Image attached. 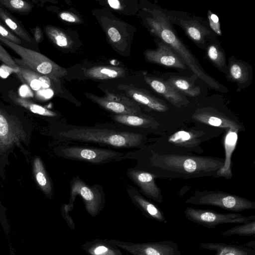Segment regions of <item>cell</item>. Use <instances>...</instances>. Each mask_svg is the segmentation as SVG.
Instances as JSON below:
<instances>
[{
	"mask_svg": "<svg viewBox=\"0 0 255 255\" xmlns=\"http://www.w3.org/2000/svg\"><path fill=\"white\" fill-rule=\"evenodd\" d=\"M134 159L136 167L157 178L183 179L214 177L223 166L224 158L179 153L164 149L154 143L125 153L124 159Z\"/></svg>",
	"mask_w": 255,
	"mask_h": 255,
	"instance_id": "cell-1",
	"label": "cell"
},
{
	"mask_svg": "<svg viewBox=\"0 0 255 255\" xmlns=\"http://www.w3.org/2000/svg\"><path fill=\"white\" fill-rule=\"evenodd\" d=\"M57 133V137L66 142L96 143L115 148L137 149L148 142L145 132L118 128L113 125H99L84 127L63 124Z\"/></svg>",
	"mask_w": 255,
	"mask_h": 255,
	"instance_id": "cell-2",
	"label": "cell"
},
{
	"mask_svg": "<svg viewBox=\"0 0 255 255\" xmlns=\"http://www.w3.org/2000/svg\"><path fill=\"white\" fill-rule=\"evenodd\" d=\"M150 12L151 16L146 17V21L151 33L171 47L197 78L214 90L228 92V90L225 86L204 70L197 59L178 37L168 15L158 9L151 10Z\"/></svg>",
	"mask_w": 255,
	"mask_h": 255,
	"instance_id": "cell-3",
	"label": "cell"
},
{
	"mask_svg": "<svg viewBox=\"0 0 255 255\" xmlns=\"http://www.w3.org/2000/svg\"><path fill=\"white\" fill-rule=\"evenodd\" d=\"M212 129L179 130L166 137H160L154 143L164 149L174 152L201 154L204 151L201 147V143L211 138L212 134L219 133V131L215 130L211 132Z\"/></svg>",
	"mask_w": 255,
	"mask_h": 255,
	"instance_id": "cell-4",
	"label": "cell"
},
{
	"mask_svg": "<svg viewBox=\"0 0 255 255\" xmlns=\"http://www.w3.org/2000/svg\"><path fill=\"white\" fill-rule=\"evenodd\" d=\"M77 196L81 197L86 211L93 217L100 214L106 203V194L102 185H89L78 176L73 177L70 182V198L66 204L69 212L74 208Z\"/></svg>",
	"mask_w": 255,
	"mask_h": 255,
	"instance_id": "cell-5",
	"label": "cell"
},
{
	"mask_svg": "<svg viewBox=\"0 0 255 255\" xmlns=\"http://www.w3.org/2000/svg\"><path fill=\"white\" fill-rule=\"evenodd\" d=\"M186 204L217 207L235 213L255 209V202L235 194L220 191H196Z\"/></svg>",
	"mask_w": 255,
	"mask_h": 255,
	"instance_id": "cell-6",
	"label": "cell"
},
{
	"mask_svg": "<svg viewBox=\"0 0 255 255\" xmlns=\"http://www.w3.org/2000/svg\"><path fill=\"white\" fill-rule=\"evenodd\" d=\"M0 41L19 55L26 67L38 74L52 79H56L67 74L65 69L39 52L22 47L0 36Z\"/></svg>",
	"mask_w": 255,
	"mask_h": 255,
	"instance_id": "cell-7",
	"label": "cell"
},
{
	"mask_svg": "<svg viewBox=\"0 0 255 255\" xmlns=\"http://www.w3.org/2000/svg\"><path fill=\"white\" fill-rule=\"evenodd\" d=\"M58 155L64 158L101 164L124 160L125 153L115 150L64 144L57 149Z\"/></svg>",
	"mask_w": 255,
	"mask_h": 255,
	"instance_id": "cell-8",
	"label": "cell"
},
{
	"mask_svg": "<svg viewBox=\"0 0 255 255\" xmlns=\"http://www.w3.org/2000/svg\"><path fill=\"white\" fill-rule=\"evenodd\" d=\"M183 212L188 220L211 229L220 224L244 223L255 220V215L244 216L238 213L224 214L190 207H186Z\"/></svg>",
	"mask_w": 255,
	"mask_h": 255,
	"instance_id": "cell-9",
	"label": "cell"
},
{
	"mask_svg": "<svg viewBox=\"0 0 255 255\" xmlns=\"http://www.w3.org/2000/svg\"><path fill=\"white\" fill-rule=\"evenodd\" d=\"M86 97L104 110L116 115H142L141 107L137 102L127 96L105 91L104 96L100 97L91 94Z\"/></svg>",
	"mask_w": 255,
	"mask_h": 255,
	"instance_id": "cell-10",
	"label": "cell"
},
{
	"mask_svg": "<svg viewBox=\"0 0 255 255\" xmlns=\"http://www.w3.org/2000/svg\"><path fill=\"white\" fill-rule=\"evenodd\" d=\"M109 240L132 255H181L177 244L172 240L143 243Z\"/></svg>",
	"mask_w": 255,
	"mask_h": 255,
	"instance_id": "cell-11",
	"label": "cell"
},
{
	"mask_svg": "<svg viewBox=\"0 0 255 255\" xmlns=\"http://www.w3.org/2000/svg\"><path fill=\"white\" fill-rule=\"evenodd\" d=\"M127 175L146 197L158 203H161L163 197L160 189L155 183L156 176L153 174L136 167L129 168Z\"/></svg>",
	"mask_w": 255,
	"mask_h": 255,
	"instance_id": "cell-12",
	"label": "cell"
},
{
	"mask_svg": "<svg viewBox=\"0 0 255 255\" xmlns=\"http://www.w3.org/2000/svg\"><path fill=\"white\" fill-rule=\"evenodd\" d=\"M144 55L147 61L167 68L185 69L187 67L175 51L161 41L158 43L156 49H147Z\"/></svg>",
	"mask_w": 255,
	"mask_h": 255,
	"instance_id": "cell-13",
	"label": "cell"
},
{
	"mask_svg": "<svg viewBox=\"0 0 255 255\" xmlns=\"http://www.w3.org/2000/svg\"><path fill=\"white\" fill-rule=\"evenodd\" d=\"M196 121L224 129L243 130L242 126L216 109L210 107L197 109L192 115Z\"/></svg>",
	"mask_w": 255,
	"mask_h": 255,
	"instance_id": "cell-14",
	"label": "cell"
},
{
	"mask_svg": "<svg viewBox=\"0 0 255 255\" xmlns=\"http://www.w3.org/2000/svg\"><path fill=\"white\" fill-rule=\"evenodd\" d=\"M15 73L39 98L47 99L53 95L54 92L50 88L51 82L49 77L38 74L25 66H18Z\"/></svg>",
	"mask_w": 255,
	"mask_h": 255,
	"instance_id": "cell-15",
	"label": "cell"
},
{
	"mask_svg": "<svg viewBox=\"0 0 255 255\" xmlns=\"http://www.w3.org/2000/svg\"><path fill=\"white\" fill-rule=\"evenodd\" d=\"M144 79L155 92L177 108L186 107L189 104L186 96L178 92L167 80L148 74L144 75Z\"/></svg>",
	"mask_w": 255,
	"mask_h": 255,
	"instance_id": "cell-16",
	"label": "cell"
},
{
	"mask_svg": "<svg viewBox=\"0 0 255 255\" xmlns=\"http://www.w3.org/2000/svg\"><path fill=\"white\" fill-rule=\"evenodd\" d=\"M227 73L225 75L229 81L235 83L238 91L248 87L253 79V69L251 66L241 59L231 56L228 58Z\"/></svg>",
	"mask_w": 255,
	"mask_h": 255,
	"instance_id": "cell-17",
	"label": "cell"
},
{
	"mask_svg": "<svg viewBox=\"0 0 255 255\" xmlns=\"http://www.w3.org/2000/svg\"><path fill=\"white\" fill-rule=\"evenodd\" d=\"M172 23L180 26L187 36L198 47L205 49L206 38L211 35V31L196 19L186 20L168 15Z\"/></svg>",
	"mask_w": 255,
	"mask_h": 255,
	"instance_id": "cell-18",
	"label": "cell"
},
{
	"mask_svg": "<svg viewBox=\"0 0 255 255\" xmlns=\"http://www.w3.org/2000/svg\"><path fill=\"white\" fill-rule=\"evenodd\" d=\"M126 191L133 204L147 218L158 222L166 223L163 212L154 203L143 197L139 191L131 185L127 186Z\"/></svg>",
	"mask_w": 255,
	"mask_h": 255,
	"instance_id": "cell-19",
	"label": "cell"
},
{
	"mask_svg": "<svg viewBox=\"0 0 255 255\" xmlns=\"http://www.w3.org/2000/svg\"><path fill=\"white\" fill-rule=\"evenodd\" d=\"M119 88L125 92L127 97L150 110L158 112H164L169 110L164 101L144 89L128 85H120Z\"/></svg>",
	"mask_w": 255,
	"mask_h": 255,
	"instance_id": "cell-20",
	"label": "cell"
},
{
	"mask_svg": "<svg viewBox=\"0 0 255 255\" xmlns=\"http://www.w3.org/2000/svg\"><path fill=\"white\" fill-rule=\"evenodd\" d=\"M110 117L120 128H133L138 131L156 129L159 126L154 118L145 114L142 115L111 114Z\"/></svg>",
	"mask_w": 255,
	"mask_h": 255,
	"instance_id": "cell-21",
	"label": "cell"
},
{
	"mask_svg": "<svg viewBox=\"0 0 255 255\" xmlns=\"http://www.w3.org/2000/svg\"><path fill=\"white\" fill-rule=\"evenodd\" d=\"M239 130L228 129L224 138L225 157L223 166L217 172V177H224L226 180L232 178V156L238 139Z\"/></svg>",
	"mask_w": 255,
	"mask_h": 255,
	"instance_id": "cell-22",
	"label": "cell"
},
{
	"mask_svg": "<svg viewBox=\"0 0 255 255\" xmlns=\"http://www.w3.org/2000/svg\"><path fill=\"white\" fill-rule=\"evenodd\" d=\"M200 248L214 251L215 255H255V251L251 248L240 245L225 243H200Z\"/></svg>",
	"mask_w": 255,
	"mask_h": 255,
	"instance_id": "cell-23",
	"label": "cell"
},
{
	"mask_svg": "<svg viewBox=\"0 0 255 255\" xmlns=\"http://www.w3.org/2000/svg\"><path fill=\"white\" fill-rule=\"evenodd\" d=\"M89 255H123L121 250L109 239H95L81 246Z\"/></svg>",
	"mask_w": 255,
	"mask_h": 255,
	"instance_id": "cell-24",
	"label": "cell"
},
{
	"mask_svg": "<svg viewBox=\"0 0 255 255\" xmlns=\"http://www.w3.org/2000/svg\"><path fill=\"white\" fill-rule=\"evenodd\" d=\"M207 59L225 75L227 73V63L225 51L216 39L211 40L205 48Z\"/></svg>",
	"mask_w": 255,
	"mask_h": 255,
	"instance_id": "cell-25",
	"label": "cell"
},
{
	"mask_svg": "<svg viewBox=\"0 0 255 255\" xmlns=\"http://www.w3.org/2000/svg\"><path fill=\"white\" fill-rule=\"evenodd\" d=\"M197 78L194 75L192 77L171 76L167 81L185 96L195 97L201 94L200 87L195 83Z\"/></svg>",
	"mask_w": 255,
	"mask_h": 255,
	"instance_id": "cell-26",
	"label": "cell"
},
{
	"mask_svg": "<svg viewBox=\"0 0 255 255\" xmlns=\"http://www.w3.org/2000/svg\"><path fill=\"white\" fill-rule=\"evenodd\" d=\"M86 77L98 80H107L120 78L125 75L126 71L122 67L111 66H96L84 69Z\"/></svg>",
	"mask_w": 255,
	"mask_h": 255,
	"instance_id": "cell-27",
	"label": "cell"
},
{
	"mask_svg": "<svg viewBox=\"0 0 255 255\" xmlns=\"http://www.w3.org/2000/svg\"><path fill=\"white\" fill-rule=\"evenodd\" d=\"M0 18L9 28L16 35L27 42H32L30 35L17 21V20L9 14L6 10L0 6Z\"/></svg>",
	"mask_w": 255,
	"mask_h": 255,
	"instance_id": "cell-28",
	"label": "cell"
},
{
	"mask_svg": "<svg viewBox=\"0 0 255 255\" xmlns=\"http://www.w3.org/2000/svg\"><path fill=\"white\" fill-rule=\"evenodd\" d=\"M223 237L232 236H254L255 235V220L248 221L223 232Z\"/></svg>",
	"mask_w": 255,
	"mask_h": 255,
	"instance_id": "cell-29",
	"label": "cell"
},
{
	"mask_svg": "<svg viewBox=\"0 0 255 255\" xmlns=\"http://www.w3.org/2000/svg\"><path fill=\"white\" fill-rule=\"evenodd\" d=\"M45 30L48 37L57 46L61 47L70 46V40L60 29L52 26H47Z\"/></svg>",
	"mask_w": 255,
	"mask_h": 255,
	"instance_id": "cell-30",
	"label": "cell"
},
{
	"mask_svg": "<svg viewBox=\"0 0 255 255\" xmlns=\"http://www.w3.org/2000/svg\"><path fill=\"white\" fill-rule=\"evenodd\" d=\"M35 177L38 184L47 194H50L52 186L49 178L47 177L41 161L36 159L34 162Z\"/></svg>",
	"mask_w": 255,
	"mask_h": 255,
	"instance_id": "cell-31",
	"label": "cell"
},
{
	"mask_svg": "<svg viewBox=\"0 0 255 255\" xmlns=\"http://www.w3.org/2000/svg\"><path fill=\"white\" fill-rule=\"evenodd\" d=\"M14 99L16 103L29 109L31 112L35 114L51 117H57L58 116L57 113L50 111L40 105L33 104L25 99L14 97Z\"/></svg>",
	"mask_w": 255,
	"mask_h": 255,
	"instance_id": "cell-32",
	"label": "cell"
},
{
	"mask_svg": "<svg viewBox=\"0 0 255 255\" xmlns=\"http://www.w3.org/2000/svg\"><path fill=\"white\" fill-rule=\"evenodd\" d=\"M0 3L11 10L19 12H28L32 8L30 3L22 0H1Z\"/></svg>",
	"mask_w": 255,
	"mask_h": 255,
	"instance_id": "cell-33",
	"label": "cell"
},
{
	"mask_svg": "<svg viewBox=\"0 0 255 255\" xmlns=\"http://www.w3.org/2000/svg\"><path fill=\"white\" fill-rule=\"evenodd\" d=\"M0 61L16 72L18 66L6 51L0 45Z\"/></svg>",
	"mask_w": 255,
	"mask_h": 255,
	"instance_id": "cell-34",
	"label": "cell"
},
{
	"mask_svg": "<svg viewBox=\"0 0 255 255\" xmlns=\"http://www.w3.org/2000/svg\"><path fill=\"white\" fill-rule=\"evenodd\" d=\"M209 25L212 30L219 36H222V31L219 17L210 10L207 12Z\"/></svg>",
	"mask_w": 255,
	"mask_h": 255,
	"instance_id": "cell-35",
	"label": "cell"
},
{
	"mask_svg": "<svg viewBox=\"0 0 255 255\" xmlns=\"http://www.w3.org/2000/svg\"><path fill=\"white\" fill-rule=\"evenodd\" d=\"M0 36L15 44H21L20 39L0 23Z\"/></svg>",
	"mask_w": 255,
	"mask_h": 255,
	"instance_id": "cell-36",
	"label": "cell"
},
{
	"mask_svg": "<svg viewBox=\"0 0 255 255\" xmlns=\"http://www.w3.org/2000/svg\"><path fill=\"white\" fill-rule=\"evenodd\" d=\"M61 213L69 227L72 229H74V222L72 218L69 215V212L67 209L66 204H64L62 206Z\"/></svg>",
	"mask_w": 255,
	"mask_h": 255,
	"instance_id": "cell-37",
	"label": "cell"
},
{
	"mask_svg": "<svg viewBox=\"0 0 255 255\" xmlns=\"http://www.w3.org/2000/svg\"><path fill=\"white\" fill-rule=\"evenodd\" d=\"M108 34L113 42H118L121 39L120 32L114 27H111L108 29Z\"/></svg>",
	"mask_w": 255,
	"mask_h": 255,
	"instance_id": "cell-38",
	"label": "cell"
},
{
	"mask_svg": "<svg viewBox=\"0 0 255 255\" xmlns=\"http://www.w3.org/2000/svg\"><path fill=\"white\" fill-rule=\"evenodd\" d=\"M59 16L62 20L68 22H78L79 21V19L71 13L63 12H61Z\"/></svg>",
	"mask_w": 255,
	"mask_h": 255,
	"instance_id": "cell-39",
	"label": "cell"
},
{
	"mask_svg": "<svg viewBox=\"0 0 255 255\" xmlns=\"http://www.w3.org/2000/svg\"><path fill=\"white\" fill-rule=\"evenodd\" d=\"M8 131L7 123L4 117L0 114V136L5 135Z\"/></svg>",
	"mask_w": 255,
	"mask_h": 255,
	"instance_id": "cell-40",
	"label": "cell"
},
{
	"mask_svg": "<svg viewBox=\"0 0 255 255\" xmlns=\"http://www.w3.org/2000/svg\"><path fill=\"white\" fill-rule=\"evenodd\" d=\"M34 37L37 42H39L42 38V33L39 27H36L34 30Z\"/></svg>",
	"mask_w": 255,
	"mask_h": 255,
	"instance_id": "cell-41",
	"label": "cell"
},
{
	"mask_svg": "<svg viewBox=\"0 0 255 255\" xmlns=\"http://www.w3.org/2000/svg\"><path fill=\"white\" fill-rule=\"evenodd\" d=\"M110 6L114 9H119L120 8V3L117 0H108Z\"/></svg>",
	"mask_w": 255,
	"mask_h": 255,
	"instance_id": "cell-42",
	"label": "cell"
}]
</instances>
